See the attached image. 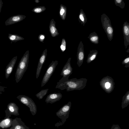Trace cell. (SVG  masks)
<instances>
[{
	"label": "cell",
	"instance_id": "1f68e13d",
	"mask_svg": "<svg viewBox=\"0 0 129 129\" xmlns=\"http://www.w3.org/2000/svg\"><path fill=\"white\" fill-rule=\"evenodd\" d=\"M111 129H121V128L118 125L113 124L111 127Z\"/></svg>",
	"mask_w": 129,
	"mask_h": 129
},
{
	"label": "cell",
	"instance_id": "d6a6232c",
	"mask_svg": "<svg viewBox=\"0 0 129 129\" xmlns=\"http://www.w3.org/2000/svg\"><path fill=\"white\" fill-rule=\"evenodd\" d=\"M3 3L2 0H0V13L1 11L2 8L3 6Z\"/></svg>",
	"mask_w": 129,
	"mask_h": 129
},
{
	"label": "cell",
	"instance_id": "836d02e7",
	"mask_svg": "<svg viewBox=\"0 0 129 129\" xmlns=\"http://www.w3.org/2000/svg\"><path fill=\"white\" fill-rule=\"evenodd\" d=\"M35 2L36 3H39L40 2V1H39L38 0H35Z\"/></svg>",
	"mask_w": 129,
	"mask_h": 129
},
{
	"label": "cell",
	"instance_id": "3957f363",
	"mask_svg": "<svg viewBox=\"0 0 129 129\" xmlns=\"http://www.w3.org/2000/svg\"><path fill=\"white\" fill-rule=\"evenodd\" d=\"M101 21L102 27L107 37L109 40L111 41L114 35V29L110 20L105 13H103L101 16Z\"/></svg>",
	"mask_w": 129,
	"mask_h": 129
},
{
	"label": "cell",
	"instance_id": "9c48e42d",
	"mask_svg": "<svg viewBox=\"0 0 129 129\" xmlns=\"http://www.w3.org/2000/svg\"><path fill=\"white\" fill-rule=\"evenodd\" d=\"M84 55L83 45L82 42L81 41L78 47L77 54V64L79 67L81 66L83 63Z\"/></svg>",
	"mask_w": 129,
	"mask_h": 129
},
{
	"label": "cell",
	"instance_id": "484cf974",
	"mask_svg": "<svg viewBox=\"0 0 129 129\" xmlns=\"http://www.w3.org/2000/svg\"><path fill=\"white\" fill-rule=\"evenodd\" d=\"M115 5L120 8L123 9L125 7V3L123 0H114Z\"/></svg>",
	"mask_w": 129,
	"mask_h": 129
},
{
	"label": "cell",
	"instance_id": "4dcf8cb0",
	"mask_svg": "<svg viewBox=\"0 0 129 129\" xmlns=\"http://www.w3.org/2000/svg\"><path fill=\"white\" fill-rule=\"evenodd\" d=\"M7 88V87L0 85V96L5 92V89Z\"/></svg>",
	"mask_w": 129,
	"mask_h": 129
},
{
	"label": "cell",
	"instance_id": "ffe728a7",
	"mask_svg": "<svg viewBox=\"0 0 129 129\" xmlns=\"http://www.w3.org/2000/svg\"><path fill=\"white\" fill-rule=\"evenodd\" d=\"M90 41L92 43L97 44L99 43V37L95 31L91 33L88 37Z\"/></svg>",
	"mask_w": 129,
	"mask_h": 129
},
{
	"label": "cell",
	"instance_id": "7a4b0ae2",
	"mask_svg": "<svg viewBox=\"0 0 129 129\" xmlns=\"http://www.w3.org/2000/svg\"><path fill=\"white\" fill-rule=\"evenodd\" d=\"M29 52L27 51L23 55L19 61L17 68L15 74V80L18 83L21 79L27 70L28 66Z\"/></svg>",
	"mask_w": 129,
	"mask_h": 129
},
{
	"label": "cell",
	"instance_id": "8fae6325",
	"mask_svg": "<svg viewBox=\"0 0 129 129\" xmlns=\"http://www.w3.org/2000/svg\"><path fill=\"white\" fill-rule=\"evenodd\" d=\"M47 50L45 49L40 58L36 70V78L38 79L40 76L42 68L45 61L47 55Z\"/></svg>",
	"mask_w": 129,
	"mask_h": 129
},
{
	"label": "cell",
	"instance_id": "ac0fdd59",
	"mask_svg": "<svg viewBox=\"0 0 129 129\" xmlns=\"http://www.w3.org/2000/svg\"><path fill=\"white\" fill-rule=\"evenodd\" d=\"M8 38L11 41V43L24 39L23 38L16 34H8Z\"/></svg>",
	"mask_w": 129,
	"mask_h": 129
},
{
	"label": "cell",
	"instance_id": "6da1fadb",
	"mask_svg": "<svg viewBox=\"0 0 129 129\" xmlns=\"http://www.w3.org/2000/svg\"><path fill=\"white\" fill-rule=\"evenodd\" d=\"M87 79L85 78L77 79L76 78L65 80H60L57 83L56 88L62 90L66 89V91L80 90L83 89L86 85Z\"/></svg>",
	"mask_w": 129,
	"mask_h": 129
},
{
	"label": "cell",
	"instance_id": "5b68a950",
	"mask_svg": "<svg viewBox=\"0 0 129 129\" xmlns=\"http://www.w3.org/2000/svg\"><path fill=\"white\" fill-rule=\"evenodd\" d=\"M58 64L57 60H53L49 65L43 77L41 83V87L44 86L48 82L54 72Z\"/></svg>",
	"mask_w": 129,
	"mask_h": 129
},
{
	"label": "cell",
	"instance_id": "f1b7e54d",
	"mask_svg": "<svg viewBox=\"0 0 129 129\" xmlns=\"http://www.w3.org/2000/svg\"><path fill=\"white\" fill-rule=\"evenodd\" d=\"M111 84L109 82L107 81L104 84V87L106 89H108L111 87Z\"/></svg>",
	"mask_w": 129,
	"mask_h": 129
},
{
	"label": "cell",
	"instance_id": "d590c367",
	"mask_svg": "<svg viewBox=\"0 0 129 129\" xmlns=\"http://www.w3.org/2000/svg\"><path fill=\"white\" fill-rule=\"evenodd\" d=\"M1 121V120H0V122Z\"/></svg>",
	"mask_w": 129,
	"mask_h": 129
},
{
	"label": "cell",
	"instance_id": "277c9868",
	"mask_svg": "<svg viewBox=\"0 0 129 129\" xmlns=\"http://www.w3.org/2000/svg\"><path fill=\"white\" fill-rule=\"evenodd\" d=\"M20 102L29 108L32 115H35L37 109L36 105L32 99L29 97L24 95H19L17 97Z\"/></svg>",
	"mask_w": 129,
	"mask_h": 129
},
{
	"label": "cell",
	"instance_id": "d4e9b609",
	"mask_svg": "<svg viewBox=\"0 0 129 129\" xmlns=\"http://www.w3.org/2000/svg\"><path fill=\"white\" fill-rule=\"evenodd\" d=\"M46 10L44 6H38L34 8L32 11L36 13H39L42 12Z\"/></svg>",
	"mask_w": 129,
	"mask_h": 129
},
{
	"label": "cell",
	"instance_id": "8992f818",
	"mask_svg": "<svg viewBox=\"0 0 129 129\" xmlns=\"http://www.w3.org/2000/svg\"><path fill=\"white\" fill-rule=\"evenodd\" d=\"M71 106V103L69 102L63 106L56 113L57 116L61 119L63 124L68 118Z\"/></svg>",
	"mask_w": 129,
	"mask_h": 129
},
{
	"label": "cell",
	"instance_id": "e575fe53",
	"mask_svg": "<svg viewBox=\"0 0 129 129\" xmlns=\"http://www.w3.org/2000/svg\"><path fill=\"white\" fill-rule=\"evenodd\" d=\"M129 49H128L127 51V52H128V53H129Z\"/></svg>",
	"mask_w": 129,
	"mask_h": 129
},
{
	"label": "cell",
	"instance_id": "cb8c5ba5",
	"mask_svg": "<svg viewBox=\"0 0 129 129\" xmlns=\"http://www.w3.org/2000/svg\"><path fill=\"white\" fill-rule=\"evenodd\" d=\"M49 89H46L41 90L40 92L36 94V96L39 100L42 99L48 92Z\"/></svg>",
	"mask_w": 129,
	"mask_h": 129
},
{
	"label": "cell",
	"instance_id": "5bb4252c",
	"mask_svg": "<svg viewBox=\"0 0 129 129\" xmlns=\"http://www.w3.org/2000/svg\"><path fill=\"white\" fill-rule=\"evenodd\" d=\"M62 97V95L60 93H54L48 95L45 99V102L47 104H51L59 101Z\"/></svg>",
	"mask_w": 129,
	"mask_h": 129
},
{
	"label": "cell",
	"instance_id": "9a60e30c",
	"mask_svg": "<svg viewBox=\"0 0 129 129\" xmlns=\"http://www.w3.org/2000/svg\"><path fill=\"white\" fill-rule=\"evenodd\" d=\"M17 57H13L6 67L5 70V76L6 79H8L13 71L16 62Z\"/></svg>",
	"mask_w": 129,
	"mask_h": 129
},
{
	"label": "cell",
	"instance_id": "30bf717a",
	"mask_svg": "<svg viewBox=\"0 0 129 129\" xmlns=\"http://www.w3.org/2000/svg\"><path fill=\"white\" fill-rule=\"evenodd\" d=\"M10 129H29L20 118L16 117L13 119Z\"/></svg>",
	"mask_w": 129,
	"mask_h": 129
},
{
	"label": "cell",
	"instance_id": "52a82bcc",
	"mask_svg": "<svg viewBox=\"0 0 129 129\" xmlns=\"http://www.w3.org/2000/svg\"><path fill=\"white\" fill-rule=\"evenodd\" d=\"M71 59V58L70 57L63 66L60 74L62 77L60 80H65L69 79V77L72 74L73 68L70 62Z\"/></svg>",
	"mask_w": 129,
	"mask_h": 129
},
{
	"label": "cell",
	"instance_id": "603a6c76",
	"mask_svg": "<svg viewBox=\"0 0 129 129\" xmlns=\"http://www.w3.org/2000/svg\"><path fill=\"white\" fill-rule=\"evenodd\" d=\"M129 104V91L126 92L123 96L121 107L122 109L126 107Z\"/></svg>",
	"mask_w": 129,
	"mask_h": 129
},
{
	"label": "cell",
	"instance_id": "83f0119b",
	"mask_svg": "<svg viewBox=\"0 0 129 129\" xmlns=\"http://www.w3.org/2000/svg\"><path fill=\"white\" fill-rule=\"evenodd\" d=\"M122 64H125V68L129 67V57H127L125 58L122 62Z\"/></svg>",
	"mask_w": 129,
	"mask_h": 129
},
{
	"label": "cell",
	"instance_id": "7402d4cb",
	"mask_svg": "<svg viewBox=\"0 0 129 129\" xmlns=\"http://www.w3.org/2000/svg\"><path fill=\"white\" fill-rule=\"evenodd\" d=\"M67 12V9L66 7L62 4H61L59 11V15L60 18L63 20H65L66 18Z\"/></svg>",
	"mask_w": 129,
	"mask_h": 129
},
{
	"label": "cell",
	"instance_id": "ba28073f",
	"mask_svg": "<svg viewBox=\"0 0 129 129\" xmlns=\"http://www.w3.org/2000/svg\"><path fill=\"white\" fill-rule=\"evenodd\" d=\"M19 108L16 104L13 102H11L8 104L6 109L5 111V116L4 118L10 117L11 115H19Z\"/></svg>",
	"mask_w": 129,
	"mask_h": 129
},
{
	"label": "cell",
	"instance_id": "e0dca14e",
	"mask_svg": "<svg viewBox=\"0 0 129 129\" xmlns=\"http://www.w3.org/2000/svg\"><path fill=\"white\" fill-rule=\"evenodd\" d=\"M13 119L8 117L1 120L0 122V127L2 128H7L11 126Z\"/></svg>",
	"mask_w": 129,
	"mask_h": 129
},
{
	"label": "cell",
	"instance_id": "2e32d148",
	"mask_svg": "<svg viewBox=\"0 0 129 129\" xmlns=\"http://www.w3.org/2000/svg\"><path fill=\"white\" fill-rule=\"evenodd\" d=\"M49 30L51 36L55 37L58 35L59 33L55 26V22L53 19L50 21L49 26Z\"/></svg>",
	"mask_w": 129,
	"mask_h": 129
},
{
	"label": "cell",
	"instance_id": "4fadbf2b",
	"mask_svg": "<svg viewBox=\"0 0 129 129\" xmlns=\"http://www.w3.org/2000/svg\"><path fill=\"white\" fill-rule=\"evenodd\" d=\"M26 17L25 15L18 14L11 16L5 22L6 26L10 25L20 22L25 19Z\"/></svg>",
	"mask_w": 129,
	"mask_h": 129
},
{
	"label": "cell",
	"instance_id": "7c38bea8",
	"mask_svg": "<svg viewBox=\"0 0 129 129\" xmlns=\"http://www.w3.org/2000/svg\"><path fill=\"white\" fill-rule=\"evenodd\" d=\"M124 39V45L126 49L129 45V23L127 21L124 22L122 27Z\"/></svg>",
	"mask_w": 129,
	"mask_h": 129
},
{
	"label": "cell",
	"instance_id": "f546056e",
	"mask_svg": "<svg viewBox=\"0 0 129 129\" xmlns=\"http://www.w3.org/2000/svg\"><path fill=\"white\" fill-rule=\"evenodd\" d=\"M45 38V36L43 34H40L38 37L39 40L41 42H43Z\"/></svg>",
	"mask_w": 129,
	"mask_h": 129
},
{
	"label": "cell",
	"instance_id": "44dd1931",
	"mask_svg": "<svg viewBox=\"0 0 129 129\" xmlns=\"http://www.w3.org/2000/svg\"><path fill=\"white\" fill-rule=\"evenodd\" d=\"M98 53L97 50H90L87 60V63H89L94 59L96 57Z\"/></svg>",
	"mask_w": 129,
	"mask_h": 129
},
{
	"label": "cell",
	"instance_id": "d6986e66",
	"mask_svg": "<svg viewBox=\"0 0 129 129\" xmlns=\"http://www.w3.org/2000/svg\"><path fill=\"white\" fill-rule=\"evenodd\" d=\"M79 22L83 26L87 22V18L85 13L82 9H81L78 18Z\"/></svg>",
	"mask_w": 129,
	"mask_h": 129
},
{
	"label": "cell",
	"instance_id": "4316f807",
	"mask_svg": "<svg viewBox=\"0 0 129 129\" xmlns=\"http://www.w3.org/2000/svg\"><path fill=\"white\" fill-rule=\"evenodd\" d=\"M66 42L64 38H63L62 40L61 44L60 46V48L62 52H64L66 49Z\"/></svg>",
	"mask_w": 129,
	"mask_h": 129
}]
</instances>
